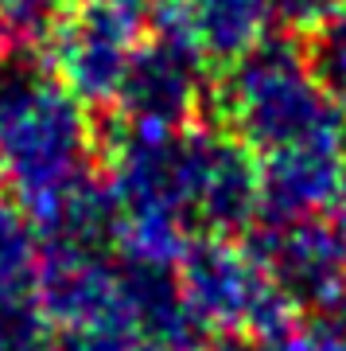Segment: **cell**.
Masks as SVG:
<instances>
[{"label": "cell", "mask_w": 346, "mask_h": 351, "mask_svg": "<svg viewBox=\"0 0 346 351\" xmlns=\"http://www.w3.org/2000/svg\"><path fill=\"white\" fill-rule=\"evenodd\" d=\"M245 246L304 320L346 324V239L327 215L253 223Z\"/></svg>", "instance_id": "obj_6"}, {"label": "cell", "mask_w": 346, "mask_h": 351, "mask_svg": "<svg viewBox=\"0 0 346 351\" xmlns=\"http://www.w3.org/2000/svg\"><path fill=\"white\" fill-rule=\"evenodd\" d=\"M211 101L226 133L257 156L315 141L346 145V113L315 82L304 39L288 32H272L222 66Z\"/></svg>", "instance_id": "obj_2"}, {"label": "cell", "mask_w": 346, "mask_h": 351, "mask_svg": "<svg viewBox=\"0 0 346 351\" xmlns=\"http://www.w3.org/2000/svg\"><path fill=\"white\" fill-rule=\"evenodd\" d=\"M261 207L257 223H296L331 211L346 180V145L315 141L257 156Z\"/></svg>", "instance_id": "obj_8"}, {"label": "cell", "mask_w": 346, "mask_h": 351, "mask_svg": "<svg viewBox=\"0 0 346 351\" xmlns=\"http://www.w3.org/2000/svg\"><path fill=\"white\" fill-rule=\"evenodd\" d=\"M148 24V0H75L51 36L55 78L86 110L113 106Z\"/></svg>", "instance_id": "obj_5"}, {"label": "cell", "mask_w": 346, "mask_h": 351, "mask_svg": "<svg viewBox=\"0 0 346 351\" xmlns=\"http://www.w3.org/2000/svg\"><path fill=\"white\" fill-rule=\"evenodd\" d=\"M183 207L195 234L245 239L261 207V168L222 125L207 121L183 129Z\"/></svg>", "instance_id": "obj_7"}, {"label": "cell", "mask_w": 346, "mask_h": 351, "mask_svg": "<svg viewBox=\"0 0 346 351\" xmlns=\"http://www.w3.org/2000/svg\"><path fill=\"white\" fill-rule=\"evenodd\" d=\"M343 351H346V348H343Z\"/></svg>", "instance_id": "obj_17"}, {"label": "cell", "mask_w": 346, "mask_h": 351, "mask_svg": "<svg viewBox=\"0 0 346 351\" xmlns=\"http://www.w3.org/2000/svg\"><path fill=\"white\" fill-rule=\"evenodd\" d=\"M343 8H346V0H272L276 27L288 32V36H300V39H308L311 32H319Z\"/></svg>", "instance_id": "obj_13"}, {"label": "cell", "mask_w": 346, "mask_h": 351, "mask_svg": "<svg viewBox=\"0 0 346 351\" xmlns=\"http://www.w3.org/2000/svg\"><path fill=\"white\" fill-rule=\"evenodd\" d=\"M175 277L187 308L207 328V336H280L296 324V308L272 285L257 254L237 239L195 234L183 258L175 262Z\"/></svg>", "instance_id": "obj_3"}, {"label": "cell", "mask_w": 346, "mask_h": 351, "mask_svg": "<svg viewBox=\"0 0 346 351\" xmlns=\"http://www.w3.org/2000/svg\"><path fill=\"white\" fill-rule=\"evenodd\" d=\"M43 234L36 219L0 191V293H36Z\"/></svg>", "instance_id": "obj_10"}, {"label": "cell", "mask_w": 346, "mask_h": 351, "mask_svg": "<svg viewBox=\"0 0 346 351\" xmlns=\"http://www.w3.org/2000/svg\"><path fill=\"white\" fill-rule=\"evenodd\" d=\"M304 51L323 94L346 113V8L334 20H327L319 32H311L304 39Z\"/></svg>", "instance_id": "obj_11"}, {"label": "cell", "mask_w": 346, "mask_h": 351, "mask_svg": "<svg viewBox=\"0 0 346 351\" xmlns=\"http://www.w3.org/2000/svg\"><path fill=\"white\" fill-rule=\"evenodd\" d=\"M98 176V129L86 106L36 55L0 59V184L36 226Z\"/></svg>", "instance_id": "obj_1"}, {"label": "cell", "mask_w": 346, "mask_h": 351, "mask_svg": "<svg viewBox=\"0 0 346 351\" xmlns=\"http://www.w3.org/2000/svg\"><path fill=\"white\" fill-rule=\"evenodd\" d=\"M331 223L338 226V234L346 239V180H343V188H338V199H334V207H331Z\"/></svg>", "instance_id": "obj_16"}, {"label": "cell", "mask_w": 346, "mask_h": 351, "mask_svg": "<svg viewBox=\"0 0 346 351\" xmlns=\"http://www.w3.org/2000/svg\"><path fill=\"white\" fill-rule=\"evenodd\" d=\"M183 24L207 63L230 66L272 36V0H183Z\"/></svg>", "instance_id": "obj_9"}, {"label": "cell", "mask_w": 346, "mask_h": 351, "mask_svg": "<svg viewBox=\"0 0 346 351\" xmlns=\"http://www.w3.org/2000/svg\"><path fill=\"white\" fill-rule=\"evenodd\" d=\"M211 63L191 43L183 24V0H160L152 8L148 36L129 59L117 90V117L152 129L198 125L211 106Z\"/></svg>", "instance_id": "obj_4"}, {"label": "cell", "mask_w": 346, "mask_h": 351, "mask_svg": "<svg viewBox=\"0 0 346 351\" xmlns=\"http://www.w3.org/2000/svg\"><path fill=\"white\" fill-rule=\"evenodd\" d=\"M51 336L36 293H0V351H51Z\"/></svg>", "instance_id": "obj_12"}, {"label": "cell", "mask_w": 346, "mask_h": 351, "mask_svg": "<svg viewBox=\"0 0 346 351\" xmlns=\"http://www.w3.org/2000/svg\"><path fill=\"white\" fill-rule=\"evenodd\" d=\"M346 348V324L331 320H304L280 332V351H343Z\"/></svg>", "instance_id": "obj_14"}, {"label": "cell", "mask_w": 346, "mask_h": 351, "mask_svg": "<svg viewBox=\"0 0 346 351\" xmlns=\"http://www.w3.org/2000/svg\"><path fill=\"white\" fill-rule=\"evenodd\" d=\"M202 351H280V336H249V332H222L202 343Z\"/></svg>", "instance_id": "obj_15"}]
</instances>
